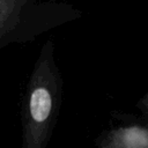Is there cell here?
<instances>
[{
    "mask_svg": "<svg viewBox=\"0 0 148 148\" xmlns=\"http://www.w3.org/2000/svg\"><path fill=\"white\" fill-rule=\"evenodd\" d=\"M57 83L46 61L40 62L32 76L25 119V148H43L56 105Z\"/></svg>",
    "mask_w": 148,
    "mask_h": 148,
    "instance_id": "6da1fadb",
    "label": "cell"
},
{
    "mask_svg": "<svg viewBox=\"0 0 148 148\" xmlns=\"http://www.w3.org/2000/svg\"><path fill=\"white\" fill-rule=\"evenodd\" d=\"M106 141L117 148H148V132L141 126L121 127L113 131Z\"/></svg>",
    "mask_w": 148,
    "mask_h": 148,
    "instance_id": "7a4b0ae2",
    "label": "cell"
},
{
    "mask_svg": "<svg viewBox=\"0 0 148 148\" xmlns=\"http://www.w3.org/2000/svg\"><path fill=\"white\" fill-rule=\"evenodd\" d=\"M21 3L22 2L14 0H0V36H2L13 25Z\"/></svg>",
    "mask_w": 148,
    "mask_h": 148,
    "instance_id": "3957f363",
    "label": "cell"
},
{
    "mask_svg": "<svg viewBox=\"0 0 148 148\" xmlns=\"http://www.w3.org/2000/svg\"><path fill=\"white\" fill-rule=\"evenodd\" d=\"M101 148H117L116 146H113V145H111L110 142H108V141H105V143L101 147Z\"/></svg>",
    "mask_w": 148,
    "mask_h": 148,
    "instance_id": "277c9868",
    "label": "cell"
}]
</instances>
